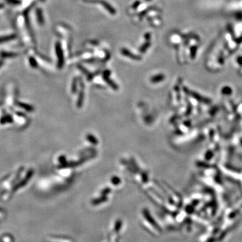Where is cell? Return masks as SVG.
I'll use <instances>...</instances> for the list:
<instances>
[{
	"mask_svg": "<svg viewBox=\"0 0 242 242\" xmlns=\"http://www.w3.org/2000/svg\"><path fill=\"white\" fill-rule=\"evenodd\" d=\"M104 78L105 81H106L107 83H108V84L110 85V87H112V88H113L115 89H118V86L117 85V84L114 83L113 81H111V80L109 79V72L108 71L104 72Z\"/></svg>",
	"mask_w": 242,
	"mask_h": 242,
	"instance_id": "obj_1",
	"label": "cell"
},
{
	"mask_svg": "<svg viewBox=\"0 0 242 242\" xmlns=\"http://www.w3.org/2000/svg\"><path fill=\"white\" fill-rule=\"evenodd\" d=\"M165 76L163 75V74H159V75L153 76V77L151 78V81L152 83H158L160 82V81H162L163 79H164Z\"/></svg>",
	"mask_w": 242,
	"mask_h": 242,
	"instance_id": "obj_2",
	"label": "cell"
},
{
	"mask_svg": "<svg viewBox=\"0 0 242 242\" xmlns=\"http://www.w3.org/2000/svg\"><path fill=\"white\" fill-rule=\"evenodd\" d=\"M86 138H87V141H88L89 143H91L92 144H94V145H96V144L98 143V139L94 137V136L91 135V134H88V135L86 136Z\"/></svg>",
	"mask_w": 242,
	"mask_h": 242,
	"instance_id": "obj_3",
	"label": "cell"
},
{
	"mask_svg": "<svg viewBox=\"0 0 242 242\" xmlns=\"http://www.w3.org/2000/svg\"><path fill=\"white\" fill-rule=\"evenodd\" d=\"M106 197H105V196H102V197H101L100 198H99V199H95V200H94V201H92V203L94 204V205H98V204H100V203H104V202H105L106 201Z\"/></svg>",
	"mask_w": 242,
	"mask_h": 242,
	"instance_id": "obj_4",
	"label": "cell"
},
{
	"mask_svg": "<svg viewBox=\"0 0 242 242\" xmlns=\"http://www.w3.org/2000/svg\"><path fill=\"white\" fill-rule=\"evenodd\" d=\"M111 182H112V184H113L117 186V185H119V184L121 183V179H120L119 178L117 177V176H114V177L112 178Z\"/></svg>",
	"mask_w": 242,
	"mask_h": 242,
	"instance_id": "obj_5",
	"label": "cell"
},
{
	"mask_svg": "<svg viewBox=\"0 0 242 242\" xmlns=\"http://www.w3.org/2000/svg\"><path fill=\"white\" fill-rule=\"evenodd\" d=\"M57 55L58 56H59V60H60V61H61V65L62 62H63V54H62V51L60 47H57Z\"/></svg>",
	"mask_w": 242,
	"mask_h": 242,
	"instance_id": "obj_6",
	"label": "cell"
}]
</instances>
